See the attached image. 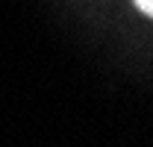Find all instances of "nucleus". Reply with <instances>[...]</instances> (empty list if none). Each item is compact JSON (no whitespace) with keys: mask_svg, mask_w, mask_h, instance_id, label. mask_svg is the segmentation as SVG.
Instances as JSON below:
<instances>
[{"mask_svg":"<svg viewBox=\"0 0 153 147\" xmlns=\"http://www.w3.org/2000/svg\"><path fill=\"white\" fill-rule=\"evenodd\" d=\"M135 6H138V12H144L147 18H153V0H133Z\"/></svg>","mask_w":153,"mask_h":147,"instance_id":"obj_1","label":"nucleus"}]
</instances>
